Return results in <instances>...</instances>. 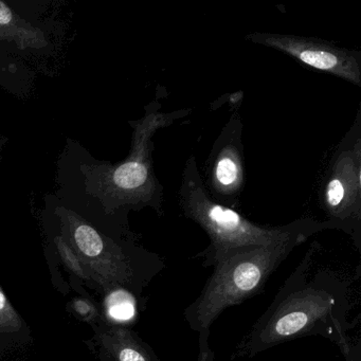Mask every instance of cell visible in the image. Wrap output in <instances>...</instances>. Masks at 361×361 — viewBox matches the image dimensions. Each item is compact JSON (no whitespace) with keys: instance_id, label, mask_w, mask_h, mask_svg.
Masks as SVG:
<instances>
[{"instance_id":"ba28073f","label":"cell","mask_w":361,"mask_h":361,"mask_svg":"<svg viewBox=\"0 0 361 361\" xmlns=\"http://www.w3.org/2000/svg\"><path fill=\"white\" fill-rule=\"evenodd\" d=\"M135 300L132 293L126 290H117L107 299V310L109 316L116 321L124 322L135 314Z\"/></svg>"},{"instance_id":"3957f363","label":"cell","mask_w":361,"mask_h":361,"mask_svg":"<svg viewBox=\"0 0 361 361\" xmlns=\"http://www.w3.org/2000/svg\"><path fill=\"white\" fill-rule=\"evenodd\" d=\"M179 206L183 216L200 226L210 238V244L200 255L204 267H213L224 255L234 249L269 246L297 238L307 240L319 232L336 229L329 221L310 217L276 227L249 221L235 209L211 200L193 155L190 156L183 168Z\"/></svg>"},{"instance_id":"6da1fadb","label":"cell","mask_w":361,"mask_h":361,"mask_svg":"<svg viewBox=\"0 0 361 361\" xmlns=\"http://www.w3.org/2000/svg\"><path fill=\"white\" fill-rule=\"evenodd\" d=\"M317 243L285 281L233 356L255 357L274 346L310 336H321L337 344L342 354L350 352L348 331V285L329 270H320L308 281Z\"/></svg>"},{"instance_id":"5b68a950","label":"cell","mask_w":361,"mask_h":361,"mask_svg":"<svg viewBox=\"0 0 361 361\" xmlns=\"http://www.w3.org/2000/svg\"><path fill=\"white\" fill-rule=\"evenodd\" d=\"M191 113L190 109L164 113L159 101L149 105L142 123L135 134L134 154L114 171L113 183L117 189L130 194L128 198L141 206H151L161 214L164 204V187L154 173V134L160 128L172 126L176 120Z\"/></svg>"},{"instance_id":"7a4b0ae2","label":"cell","mask_w":361,"mask_h":361,"mask_svg":"<svg viewBox=\"0 0 361 361\" xmlns=\"http://www.w3.org/2000/svg\"><path fill=\"white\" fill-rule=\"evenodd\" d=\"M305 240L297 238L269 246L234 249L216 262L202 293L183 312L190 329L198 335L197 361L214 360L209 339L217 318L227 308L261 293L270 276Z\"/></svg>"},{"instance_id":"8fae6325","label":"cell","mask_w":361,"mask_h":361,"mask_svg":"<svg viewBox=\"0 0 361 361\" xmlns=\"http://www.w3.org/2000/svg\"><path fill=\"white\" fill-rule=\"evenodd\" d=\"M6 304H7V300H6L3 291L0 290V312L6 307Z\"/></svg>"},{"instance_id":"9c48e42d","label":"cell","mask_w":361,"mask_h":361,"mask_svg":"<svg viewBox=\"0 0 361 361\" xmlns=\"http://www.w3.org/2000/svg\"><path fill=\"white\" fill-rule=\"evenodd\" d=\"M75 242L80 250L87 257H98L103 252L104 243L96 230L90 226L82 225L75 229Z\"/></svg>"},{"instance_id":"8992f818","label":"cell","mask_w":361,"mask_h":361,"mask_svg":"<svg viewBox=\"0 0 361 361\" xmlns=\"http://www.w3.org/2000/svg\"><path fill=\"white\" fill-rule=\"evenodd\" d=\"M246 41L272 48L316 71L361 87V52L316 37L272 32H251Z\"/></svg>"},{"instance_id":"30bf717a","label":"cell","mask_w":361,"mask_h":361,"mask_svg":"<svg viewBox=\"0 0 361 361\" xmlns=\"http://www.w3.org/2000/svg\"><path fill=\"white\" fill-rule=\"evenodd\" d=\"M12 20V12L5 4L0 1V25L9 24Z\"/></svg>"},{"instance_id":"277c9868","label":"cell","mask_w":361,"mask_h":361,"mask_svg":"<svg viewBox=\"0 0 361 361\" xmlns=\"http://www.w3.org/2000/svg\"><path fill=\"white\" fill-rule=\"evenodd\" d=\"M319 202L325 221L361 249V111L336 147L321 185Z\"/></svg>"},{"instance_id":"52a82bcc","label":"cell","mask_w":361,"mask_h":361,"mask_svg":"<svg viewBox=\"0 0 361 361\" xmlns=\"http://www.w3.org/2000/svg\"><path fill=\"white\" fill-rule=\"evenodd\" d=\"M243 130L240 115L234 114L215 140L207 160L204 185L209 196L232 209L240 206L246 180Z\"/></svg>"}]
</instances>
